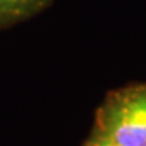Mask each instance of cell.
Wrapping results in <instances>:
<instances>
[{"label":"cell","instance_id":"obj_1","mask_svg":"<svg viewBox=\"0 0 146 146\" xmlns=\"http://www.w3.org/2000/svg\"><path fill=\"white\" fill-rule=\"evenodd\" d=\"M96 133L116 146H146V84L115 91L98 109Z\"/></svg>","mask_w":146,"mask_h":146},{"label":"cell","instance_id":"obj_2","mask_svg":"<svg viewBox=\"0 0 146 146\" xmlns=\"http://www.w3.org/2000/svg\"><path fill=\"white\" fill-rule=\"evenodd\" d=\"M45 0H0V25L24 17Z\"/></svg>","mask_w":146,"mask_h":146},{"label":"cell","instance_id":"obj_3","mask_svg":"<svg viewBox=\"0 0 146 146\" xmlns=\"http://www.w3.org/2000/svg\"><path fill=\"white\" fill-rule=\"evenodd\" d=\"M84 146H116V145H115V143H112V142H109L108 139H104L103 136H100V134H97V133H94V136H92V137H91Z\"/></svg>","mask_w":146,"mask_h":146}]
</instances>
